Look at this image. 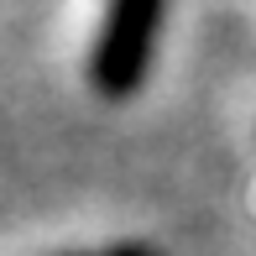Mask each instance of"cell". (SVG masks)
Returning <instances> with one entry per match:
<instances>
[{
    "mask_svg": "<svg viewBox=\"0 0 256 256\" xmlns=\"http://www.w3.org/2000/svg\"><path fill=\"white\" fill-rule=\"evenodd\" d=\"M58 256H162L152 240H115V246H100V251H58Z\"/></svg>",
    "mask_w": 256,
    "mask_h": 256,
    "instance_id": "cell-2",
    "label": "cell"
},
{
    "mask_svg": "<svg viewBox=\"0 0 256 256\" xmlns=\"http://www.w3.org/2000/svg\"><path fill=\"white\" fill-rule=\"evenodd\" d=\"M168 0H104L89 42V84L104 100H131L146 78Z\"/></svg>",
    "mask_w": 256,
    "mask_h": 256,
    "instance_id": "cell-1",
    "label": "cell"
}]
</instances>
